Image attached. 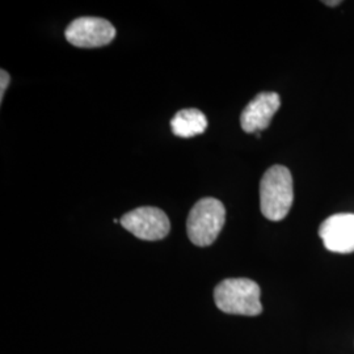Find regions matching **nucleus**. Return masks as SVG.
Returning a JSON list of instances; mask_svg holds the SVG:
<instances>
[{
    "mask_svg": "<svg viewBox=\"0 0 354 354\" xmlns=\"http://www.w3.org/2000/svg\"><path fill=\"white\" fill-rule=\"evenodd\" d=\"M326 6H328V7H336V6H339V4H342V1L340 0H337V1H323Z\"/></svg>",
    "mask_w": 354,
    "mask_h": 354,
    "instance_id": "10",
    "label": "nucleus"
},
{
    "mask_svg": "<svg viewBox=\"0 0 354 354\" xmlns=\"http://www.w3.org/2000/svg\"><path fill=\"white\" fill-rule=\"evenodd\" d=\"M113 222H114V223H118V222H120V219H117V218H114Z\"/></svg>",
    "mask_w": 354,
    "mask_h": 354,
    "instance_id": "11",
    "label": "nucleus"
},
{
    "mask_svg": "<svg viewBox=\"0 0 354 354\" xmlns=\"http://www.w3.org/2000/svg\"><path fill=\"white\" fill-rule=\"evenodd\" d=\"M64 36L76 48L93 49L111 44L115 37V28L102 17L84 16L67 26Z\"/></svg>",
    "mask_w": 354,
    "mask_h": 354,
    "instance_id": "5",
    "label": "nucleus"
},
{
    "mask_svg": "<svg viewBox=\"0 0 354 354\" xmlns=\"http://www.w3.org/2000/svg\"><path fill=\"white\" fill-rule=\"evenodd\" d=\"M226 222L225 205L213 197H206L196 203L187 221L189 241L197 247L212 245Z\"/></svg>",
    "mask_w": 354,
    "mask_h": 354,
    "instance_id": "3",
    "label": "nucleus"
},
{
    "mask_svg": "<svg viewBox=\"0 0 354 354\" xmlns=\"http://www.w3.org/2000/svg\"><path fill=\"white\" fill-rule=\"evenodd\" d=\"M281 106V99L276 92H261L241 112V129L245 133L263 131L270 125L273 115Z\"/></svg>",
    "mask_w": 354,
    "mask_h": 354,
    "instance_id": "7",
    "label": "nucleus"
},
{
    "mask_svg": "<svg viewBox=\"0 0 354 354\" xmlns=\"http://www.w3.org/2000/svg\"><path fill=\"white\" fill-rule=\"evenodd\" d=\"M121 226L142 241H162L169 234L171 222L163 210L142 206L129 212L120 219Z\"/></svg>",
    "mask_w": 354,
    "mask_h": 354,
    "instance_id": "4",
    "label": "nucleus"
},
{
    "mask_svg": "<svg viewBox=\"0 0 354 354\" xmlns=\"http://www.w3.org/2000/svg\"><path fill=\"white\" fill-rule=\"evenodd\" d=\"M294 188L290 171L283 165L270 167L260 183V209L266 219L279 222L290 212Z\"/></svg>",
    "mask_w": 354,
    "mask_h": 354,
    "instance_id": "1",
    "label": "nucleus"
},
{
    "mask_svg": "<svg viewBox=\"0 0 354 354\" xmlns=\"http://www.w3.org/2000/svg\"><path fill=\"white\" fill-rule=\"evenodd\" d=\"M171 127L176 137L192 138L205 133L207 127V118L200 109H181L171 120Z\"/></svg>",
    "mask_w": 354,
    "mask_h": 354,
    "instance_id": "8",
    "label": "nucleus"
},
{
    "mask_svg": "<svg viewBox=\"0 0 354 354\" xmlns=\"http://www.w3.org/2000/svg\"><path fill=\"white\" fill-rule=\"evenodd\" d=\"M319 236L330 252H354V214L330 215L320 225Z\"/></svg>",
    "mask_w": 354,
    "mask_h": 354,
    "instance_id": "6",
    "label": "nucleus"
},
{
    "mask_svg": "<svg viewBox=\"0 0 354 354\" xmlns=\"http://www.w3.org/2000/svg\"><path fill=\"white\" fill-rule=\"evenodd\" d=\"M260 286L250 279H227L216 285V307L230 315L257 317L263 313Z\"/></svg>",
    "mask_w": 354,
    "mask_h": 354,
    "instance_id": "2",
    "label": "nucleus"
},
{
    "mask_svg": "<svg viewBox=\"0 0 354 354\" xmlns=\"http://www.w3.org/2000/svg\"><path fill=\"white\" fill-rule=\"evenodd\" d=\"M10 82H11V76L6 71V70H1L0 71V102H3L4 99V93H6V89L8 88L10 86Z\"/></svg>",
    "mask_w": 354,
    "mask_h": 354,
    "instance_id": "9",
    "label": "nucleus"
}]
</instances>
